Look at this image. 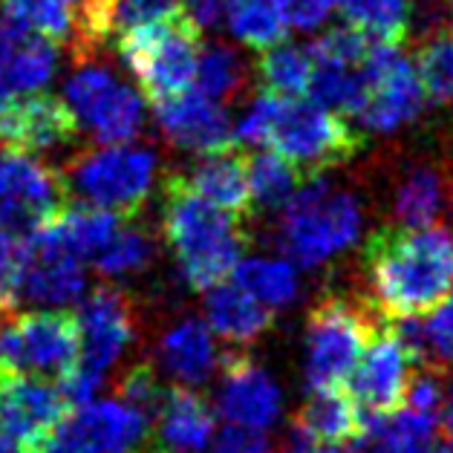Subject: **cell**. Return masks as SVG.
Masks as SVG:
<instances>
[{
    "label": "cell",
    "mask_w": 453,
    "mask_h": 453,
    "mask_svg": "<svg viewBox=\"0 0 453 453\" xmlns=\"http://www.w3.org/2000/svg\"><path fill=\"white\" fill-rule=\"evenodd\" d=\"M364 266L384 318L427 315L453 292V231L384 226L364 246Z\"/></svg>",
    "instance_id": "cell-1"
},
{
    "label": "cell",
    "mask_w": 453,
    "mask_h": 453,
    "mask_svg": "<svg viewBox=\"0 0 453 453\" xmlns=\"http://www.w3.org/2000/svg\"><path fill=\"white\" fill-rule=\"evenodd\" d=\"M162 234L182 280L196 292L228 280L249 246L240 217L196 196L182 173L165 176L162 182Z\"/></svg>",
    "instance_id": "cell-2"
},
{
    "label": "cell",
    "mask_w": 453,
    "mask_h": 453,
    "mask_svg": "<svg viewBox=\"0 0 453 453\" xmlns=\"http://www.w3.org/2000/svg\"><path fill=\"white\" fill-rule=\"evenodd\" d=\"M278 246L292 266L315 269L347 251L361 234V203L324 176H306L283 208Z\"/></svg>",
    "instance_id": "cell-3"
},
{
    "label": "cell",
    "mask_w": 453,
    "mask_h": 453,
    "mask_svg": "<svg viewBox=\"0 0 453 453\" xmlns=\"http://www.w3.org/2000/svg\"><path fill=\"white\" fill-rule=\"evenodd\" d=\"M157 173V153L125 145L79 150L58 171L64 191L79 196V203L104 208L125 219H139L145 211Z\"/></svg>",
    "instance_id": "cell-4"
},
{
    "label": "cell",
    "mask_w": 453,
    "mask_h": 453,
    "mask_svg": "<svg viewBox=\"0 0 453 453\" xmlns=\"http://www.w3.org/2000/svg\"><path fill=\"white\" fill-rule=\"evenodd\" d=\"M116 50L136 75L148 102H165L191 90L196 58L203 50V29L185 12L134 27L116 38Z\"/></svg>",
    "instance_id": "cell-5"
},
{
    "label": "cell",
    "mask_w": 453,
    "mask_h": 453,
    "mask_svg": "<svg viewBox=\"0 0 453 453\" xmlns=\"http://www.w3.org/2000/svg\"><path fill=\"white\" fill-rule=\"evenodd\" d=\"M379 309L358 306L347 297L326 295L306 318V361L303 375L309 390H338L347 387L364 349L384 329Z\"/></svg>",
    "instance_id": "cell-6"
},
{
    "label": "cell",
    "mask_w": 453,
    "mask_h": 453,
    "mask_svg": "<svg viewBox=\"0 0 453 453\" xmlns=\"http://www.w3.org/2000/svg\"><path fill=\"white\" fill-rule=\"evenodd\" d=\"M263 145L292 162L306 180L352 159L361 148V136L344 116L315 104L312 98H278Z\"/></svg>",
    "instance_id": "cell-7"
},
{
    "label": "cell",
    "mask_w": 453,
    "mask_h": 453,
    "mask_svg": "<svg viewBox=\"0 0 453 453\" xmlns=\"http://www.w3.org/2000/svg\"><path fill=\"white\" fill-rule=\"evenodd\" d=\"M64 102L79 125L104 145H125L145 125V98L98 61V52L75 55V70L64 84Z\"/></svg>",
    "instance_id": "cell-8"
},
{
    "label": "cell",
    "mask_w": 453,
    "mask_h": 453,
    "mask_svg": "<svg viewBox=\"0 0 453 453\" xmlns=\"http://www.w3.org/2000/svg\"><path fill=\"white\" fill-rule=\"evenodd\" d=\"M358 70L364 79V104L356 119L364 130L393 134L422 113L425 93L413 61L399 50V43L372 41Z\"/></svg>",
    "instance_id": "cell-9"
},
{
    "label": "cell",
    "mask_w": 453,
    "mask_h": 453,
    "mask_svg": "<svg viewBox=\"0 0 453 453\" xmlns=\"http://www.w3.org/2000/svg\"><path fill=\"white\" fill-rule=\"evenodd\" d=\"M81 349L79 315L70 309H38L9 315L0 326V361L12 370L64 375Z\"/></svg>",
    "instance_id": "cell-10"
},
{
    "label": "cell",
    "mask_w": 453,
    "mask_h": 453,
    "mask_svg": "<svg viewBox=\"0 0 453 453\" xmlns=\"http://www.w3.org/2000/svg\"><path fill=\"white\" fill-rule=\"evenodd\" d=\"M150 422L121 399L87 402L58 425L47 453H125L148 439Z\"/></svg>",
    "instance_id": "cell-11"
},
{
    "label": "cell",
    "mask_w": 453,
    "mask_h": 453,
    "mask_svg": "<svg viewBox=\"0 0 453 453\" xmlns=\"http://www.w3.org/2000/svg\"><path fill=\"white\" fill-rule=\"evenodd\" d=\"M81 125L70 104L43 90L20 93L0 107V150L35 157L55 148H70Z\"/></svg>",
    "instance_id": "cell-12"
},
{
    "label": "cell",
    "mask_w": 453,
    "mask_h": 453,
    "mask_svg": "<svg viewBox=\"0 0 453 453\" xmlns=\"http://www.w3.org/2000/svg\"><path fill=\"white\" fill-rule=\"evenodd\" d=\"M217 404L231 427L263 434L280 418L283 395L272 375L249 352L231 349L223 356V384Z\"/></svg>",
    "instance_id": "cell-13"
},
{
    "label": "cell",
    "mask_w": 453,
    "mask_h": 453,
    "mask_svg": "<svg viewBox=\"0 0 453 453\" xmlns=\"http://www.w3.org/2000/svg\"><path fill=\"white\" fill-rule=\"evenodd\" d=\"M70 411L73 407L58 387L43 379H20L18 372L0 399V427L20 453H47L55 430Z\"/></svg>",
    "instance_id": "cell-14"
},
{
    "label": "cell",
    "mask_w": 453,
    "mask_h": 453,
    "mask_svg": "<svg viewBox=\"0 0 453 453\" xmlns=\"http://www.w3.org/2000/svg\"><path fill=\"white\" fill-rule=\"evenodd\" d=\"M79 333H81L79 364L98 372H107L119 361L121 352L127 349L136 333L130 297L110 283L96 286L79 309Z\"/></svg>",
    "instance_id": "cell-15"
},
{
    "label": "cell",
    "mask_w": 453,
    "mask_h": 453,
    "mask_svg": "<svg viewBox=\"0 0 453 453\" xmlns=\"http://www.w3.org/2000/svg\"><path fill=\"white\" fill-rule=\"evenodd\" d=\"M87 286V272L79 257L64 251L41 223L32 228L27 240V254L20 263L18 278V303H47V306H67L79 301Z\"/></svg>",
    "instance_id": "cell-16"
},
{
    "label": "cell",
    "mask_w": 453,
    "mask_h": 453,
    "mask_svg": "<svg viewBox=\"0 0 453 453\" xmlns=\"http://www.w3.org/2000/svg\"><path fill=\"white\" fill-rule=\"evenodd\" d=\"M407 375H411V358L384 324L364 349L356 370L349 372L344 390L361 407V413H393L402 407Z\"/></svg>",
    "instance_id": "cell-17"
},
{
    "label": "cell",
    "mask_w": 453,
    "mask_h": 453,
    "mask_svg": "<svg viewBox=\"0 0 453 453\" xmlns=\"http://www.w3.org/2000/svg\"><path fill=\"white\" fill-rule=\"evenodd\" d=\"M153 110H157L159 130L173 148L194 150L205 157V153H217L237 145L234 125H231L226 107L196 90H185L173 98L157 102Z\"/></svg>",
    "instance_id": "cell-18"
},
{
    "label": "cell",
    "mask_w": 453,
    "mask_h": 453,
    "mask_svg": "<svg viewBox=\"0 0 453 453\" xmlns=\"http://www.w3.org/2000/svg\"><path fill=\"white\" fill-rule=\"evenodd\" d=\"M157 453H200L217 434V416L191 387L173 384L157 411Z\"/></svg>",
    "instance_id": "cell-19"
},
{
    "label": "cell",
    "mask_w": 453,
    "mask_h": 453,
    "mask_svg": "<svg viewBox=\"0 0 453 453\" xmlns=\"http://www.w3.org/2000/svg\"><path fill=\"white\" fill-rule=\"evenodd\" d=\"M439 416L399 407L393 413H364L352 453H430L439 439Z\"/></svg>",
    "instance_id": "cell-20"
},
{
    "label": "cell",
    "mask_w": 453,
    "mask_h": 453,
    "mask_svg": "<svg viewBox=\"0 0 453 453\" xmlns=\"http://www.w3.org/2000/svg\"><path fill=\"white\" fill-rule=\"evenodd\" d=\"M185 185L205 203L234 217H251V194H249V173H246V153L234 148L205 153L191 171L182 173Z\"/></svg>",
    "instance_id": "cell-21"
},
{
    "label": "cell",
    "mask_w": 453,
    "mask_h": 453,
    "mask_svg": "<svg viewBox=\"0 0 453 453\" xmlns=\"http://www.w3.org/2000/svg\"><path fill=\"white\" fill-rule=\"evenodd\" d=\"M64 191L58 171L41 165L27 153H0V203H15L35 217H47L64 205Z\"/></svg>",
    "instance_id": "cell-22"
},
{
    "label": "cell",
    "mask_w": 453,
    "mask_h": 453,
    "mask_svg": "<svg viewBox=\"0 0 453 453\" xmlns=\"http://www.w3.org/2000/svg\"><path fill=\"white\" fill-rule=\"evenodd\" d=\"M205 324L231 344H249L274 326V309L260 303L237 283L223 280L205 289Z\"/></svg>",
    "instance_id": "cell-23"
},
{
    "label": "cell",
    "mask_w": 453,
    "mask_h": 453,
    "mask_svg": "<svg viewBox=\"0 0 453 453\" xmlns=\"http://www.w3.org/2000/svg\"><path fill=\"white\" fill-rule=\"evenodd\" d=\"M159 361L182 387H200L217 367V344L211 326L200 318H185L159 341Z\"/></svg>",
    "instance_id": "cell-24"
},
{
    "label": "cell",
    "mask_w": 453,
    "mask_h": 453,
    "mask_svg": "<svg viewBox=\"0 0 453 453\" xmlns=\"http://www.w3.org/2000/svg\"><path fill=\"white\" fill-rule=\"evenodd\" d=\"M361 416V407L352 402L344 387L312 390L301 411L295 413L289 430L309 441H320V445H344L358 436Z\"/></svg>",
    "instance_id": "cell-25"
},
{
    "label": "cell",
    "mask_w": 453,
    "mask_h": 453,
    "mask_svg": "<svg viewBox=\"0 0 453 453\" xmlns=\"http://www.w3.org/2000/svg\"><path fill=\"white\" fill-rule=\"evenodd\" d=\"M450 200V185L445 173L434 165H413L395 182L393 191V226L422 228L434 226Z\"/></svg>",
    "instance_id": "cell-26"
},
{
    "label": "cell",
    "mask_w": 453,
    "mask_h": 453,
    "mask_svg": "<svg viewBox=\"0 0 453 453\" xmlns=\"http://www.w3.org/2000/svg\"><path fill=\"white\" fill-rule=\"evenodd\" d=\"M196 93L211 98L217 104H228L242 96L249 84V67L242 55L223 41H214L200 50L194 73Z\"/></svg>",
    "instance_id": "cell-27"
},
{
    "label": "cell",
    "mask_w": 453,
    "mask_h": 453,
    "mask_svg": "<svg viewBox=\"0 0 453 453\" xmlns=\"http://www.w3.org/2000/svg\"><path fill=\"white\" fill-rule=\"evenodd\" d=\"M231 278L269 309L289 306L301 289L297 269L286 257H240Z\"/></svg>",
    "instance_id": "cell-28"
},
{
    "label": "cell",
    "mask_w": 453,
    "mask_h": 453,
    "mask_svg": "<svg viewBox=\"0 0 453 453\" xmlns=\"http://www.w3.org/2000/svg\"><path fill=\"white\" fill-rule=\"evenodd\" d=\"M315 61L309 55L306 43H274V47L260 52L257 79L263 90L280 98H301L306 96L309 79H312Z\"/></svg>",
    "instance_id": "cell-29"
},
{
    "label": "cell",
    "mask_w": 453,
    "mask_h": 453,
    "mask_svg": "<svg viewBox=\"0 0 453 453\" xmlns=\"http://www.w3.org/2000/svg\"><path fill=\"white\" fill-rule=\"evenodd\" d=\"M246 173L251 208H260V211H280L297 191V185L303 182L301 171L274 150H257L251 157L246 153Z\"/></svg>",
    "instance_id": "cell-30"
},
{
    "label": "cell",
    "mask_w": 453,
    "mask_h": 453,
    "mask_svg": "<svg viewBox=\"0 0 453 453\" xmlns=\"http://www.w3.org/2000/svg\"><path fill=\"white\" fill-rule=\"evenodd\" d=\"M349 27L364 32L370 41L402 43L411 32V0H335Z\"/></svg>",
    "instance_id": "cell-31"
},
{
    "label": "cell",
    "mask_w": 453,
    "mask_h": 453,
    "mask_svg": "<svg viewBox=\"0 0 453 453\" xmlns=\"http://www.w3.org/2000/svg\"><path fill=\"white\" fill-rule=\"evenodd\" d=\"M223 18L231 35L249 50H269L286 38V20L278 0H223Z\"/></svg>",
    "instance_id": "cell-32"
},
{
    "label": "cell",
    "mask_w": 453,
    "mask_h": 453,
    "mask_svg": "<svg viewBox=\"0 0 453 453\" xmlns=\"http://www.w3.org/2000/svg\"><path fill=\"white\" fill-rule=\"evenodd\" d=\"M0 18L52 43H73L75 35L70 0H0Z\"/></svg>",
    "instance_id": "cell-33"
},
{
    "label": "cell",
    "mask_w": 453,
    "mask_h": 453,
    "mask_svg": "<svg viewBox=\"0 0 453 453\" xmlns=\"http://www.w3.org/2000/svg\"><path fill=\"white\" fill-rule=\"evenodd\" d=\"M418 87L425 93V102L434 107L453 104V32L439 29L418 43L413 61Z\"/></svg>",
    "instance_id": "cell-34"
},
{
    "label": "cell",
    "mask_w": 453,
    "mask_h": 453,
    "mask_svg": "<svg viewBox=\"0 0 453 453\" xmlns=\"http://www.w3.org/2000/svg\"><path fill=\"white\" fill-rule=\"evenodd\" d=\"M309 98L315 104L333 110L344 119H356L364 104V79L358 67H344V64L315 61L312 79L306 87Z\"/></svg>",
    "instance_id": "cell-35"
},
{
    "label": "cell",
    "mask_w": 453,
    "mask_h": 453,
    "mask_svg": "<svg viewBox=\"0 0 453 453\" xmlns=\"http://www.w3.org/2000/svg\"><path fill=\"white\" fill-rule=\"evenodd\" d=\"M153 257V240L136 219H125L110 242L93 257V266L107 278H125V274L142 272Z\"/></svg>",
    "instance_id": "cell-36"
},
{
    "label": "cell",
    "mask_w": 453,
    "mask_h": 453,
    "mask_svg": "<svg viewBox=\"0 0 453 453\" xmlns=\"http://www.w3.org/2000/svg\"><path fill=\"white\" fill-rule=\"evenodd\" d=\"M370 38L358 32L356 27H335L326 29L324 35H318L315 41L306 43L312 61H329V64H344V67H361L364 55L370 50Z\"/></svg>",
    "instance_id": "cell-37"
},
{
    "label": "cell",
    "mask_w": 453,
    "mask_h": 453,
    "mask_svg": "<svg viewBox=\"0 0 453 453\" xmlns=\"http://www.w3.org/2000/svg\"><path fill=\"white\" fill-rule=\"evenodd\" d=\"M116 393L121 402L130 404L134 411H139L148 422L157 418V411L165 399V390H162V384L150 364H134V367L119 379Z\"/></svg>",
    "instance_id": "cell-38"
},
{
    "label": "cell",
    "mask_w": 453,
    "mask_h": 453,
    "mask_svg": "<svg viewBox=\"0 0 453 453\" xmlns=\"http://www.w3.org/2000/svg\"><path fill=\"white\" fill-rule=\"evenodd\" d=\"M422 326L430 367H453V292L422 318Z\"/></svg>",
    "instance_id": "cell-39"
},
{
    "label": "cell",
    "mask_w": 453,
    "mask_h": 453,
    "mask_svg": "<svg viewBox=\"0 0 453 453\" xmlns=\"http://www.w3.org/2000/svg\"><path fill=\"white\" fill-rule=\"evenodd\" d=\"M280 15L286 20V29L312 32L326 24L333 12V0H278Z\"/></svg>",
    "instance_id": "cell-40"
},
{
    "label": "cell",
    "mask_w": 453,
    "mask_h": 453,
    "mask_svg": "<svg viewBox=\"0 0 453 453\" xmlns=\"http://www.w3.org/2000/svg\"><path fill=\"white\" fill-rule=\"evenodd\" d=\"M214 453H272L269 441L260 434L242 427H226L214 441Z\"/></svg>",
    "instance_id": "cell-41"
},
{
    "label": "cell",
    "mask_w": 453,
    "mask_h": 453,
    "mask_svg": "<svg viewBox=\"0 0 453 453\" xmlns=\"http://www.w3.org/2000/svg\"><path fill=\"white\" fill-rule=\"evenodd\" d=\"M180 9L200 29H211L223 20V0H180Z\"/></svg>",
    "instance_id": "cell-42"
},
{
    "label": "cell",
    "mask_w": 453,
    "mask_h": 453,
    "mask_svg": "<svg viewBox=\"0 0 453 453\" xmlns=\"http://www.w3.org/2000/svg\"><path fill=\"white\" fill-rule=\"evenodd\" d=\"M289 453H344L338 445H320V441H309L289 430Z\"/></svg>",
    "instance_id": "cell-43"
},
{
    "label": "cell",
    "mask_w": 453,
    "mask_h": 453,
    "mask_svg": "<svg viewBox=\"0 0 453 453\" xmlns=\"http://www.w3.org/2000/svg\"><path fill=\"white\" fill-rule=\"evenodd\" d=\"M441 422L448 425V434L453 436V387L445 390V404H441Z\"/></svg>",
    "instance_id": "cell-44"
},
{
    "label": "cell",
    "mask_w": 453,
    "mask_h": 453,
    "mask_svg": "<svg viewBox=\"0 0 453 453\" xmlns=\"http://www.w3.org/2000/svg\"><path fill=\"white\" fill-rule=\"evenodd\" d=\"M18 375V370H12V367H6L4 361H0V399H4V393H6V387L12 384V379Z\"/></svg>",
    "instance_id": "cell-45"
},
{
    "label": "cell",
    "mask_w": 453,
    "mask_h": 453,
    "mask_svg": "<svg viewBox=\"0 0 453 453\" xmlns=\"http://www.w3.org/2000/svg\"><path fill=\"white\" fill-rule=\"evenodd\" d=\"M0 453H20L18 445H15L12 439H9V434H6L4 427H0Z\"/></svg>",
    "instance_id": "cell-46"
},
{
    "label": "cell",
    "mask_w": 453,
    "mask_h": 453,
    "mask_svg": "<svg viewBox=\"0 0 453 453\" xmlns=\"http://www.w3.org/2000/svg\"><path fill=\"white\" fill-rule=\"evenodd\" d=\"M430 453H453V436H450V441H441V445L436 441L434 450H430Z\"/></svg>",
    "instance_id": "cell-47"
},
{
    "label": "cell",
    "mask_w": 453,
    "mask_h": 453,
    "mask_svg": "<svg viewBox=\"0 0 453 453\" xmlns=\"http://www.w3.org/2000/svg\"><path fill=\"white\" fill-rule=\"evenodd\" d=\"M9 315H12V312H9V309H4V306H0V326L6 324V318H9Z\"/></svg>",
    "instance_id": "cell-48"
},
{
    "label": "cell",
    "mask_w": 453,
    "mask_h": 453,
    "mask_svg": "<svg viewBox=\"0 0 453 453\" xmlns=\"http://www.w3.org/2000/svg\"><path fill=\"white\" fill-rule=\"evenodd\" d=\"M125 453H142V450H125Z\"/></svg>",
    "instance_id": "cell-49"
},
{
    "label": "cell",
    "mask_w": 453,
    "mask_h": 453,
    "mask_svg": "<svg viewBox=\"0 0 453 453\" xmlns=\"http://www.w3.org/2000/svg\"><path fill=\"white\" fill-rule=\"evenodd\" d=\"M70 4H81V0H70Z\"/></svg>",
    "instance_id": "cell-50"
},
{
    "label": "cell",
    "mask_w": 453,
    "mask_h": 453,
    "mask_svg": "<svg viewBox=\"0 0 453 453\" xmlns=\"http://www.w3.org/2000/svg\"><path fill=\"white\" fill-rule=\"evenodd\" d=\"M333 4H335V0H333Z\"/></svg>",
    "instance_id": "cell-51"
}]
</instances>
